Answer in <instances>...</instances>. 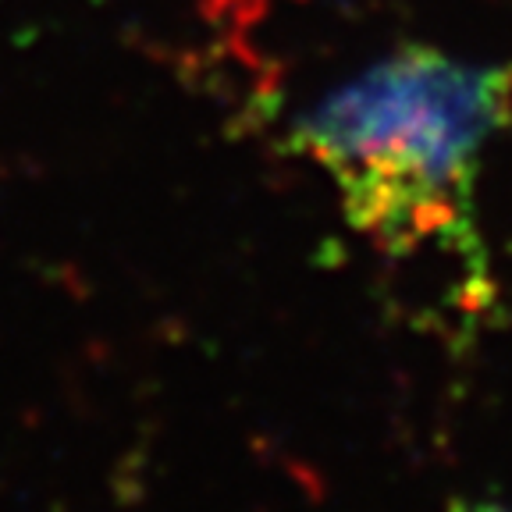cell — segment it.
<instances>
[{
	"label": "cell",
	"instance_id": "cell-1",
	"mask_svg": "<svg viewBox=\"0 0 512 512\" xmlns=\"http://www.w3.org/2000/svg\"><path fill=\"white\" fill-rule=\"evenodd\" d=\"M512 121V64L402 47L324 93L292 128L345 221L392 253L466 228L484 150Z\"/></svg>",
	"mask_w": 512,
	"mask_h": 512
},
{
	"label": "cell",
	"instance_id": "cell-2",
	"mask_svg": "<svg viewBox=\"0 0 512 512\" xmlns=\"http://www.w3.org/2000/svg\"><path fill=\"white\" fill-rule=\"evenodd\" d=\"M456 512H512L509 505H491V502H473V505H459Z\"/></svg>",
	"mask_w": 512,
	"mask_h": 512
}]
</instances>
